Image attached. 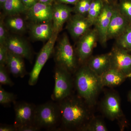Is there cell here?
<instances>
[{"label": "cell", "instance_id": "9c48e42d", "mask_svg": "<svg viewBox=\"0 0 131 131\" xmlns=\"http://www.w3.org/2000/svg\"><path fill=\"white\" fill-rule=\"evenodd\" d=\"M14 103L15 113L14 125L16 128L24 126L35 125L34 122L36 106L26 102H14Z\"/></svg>", "mask_w": 131, "mask_h": 131}, {"label": "cell", "instance_id": "f35d334b", "mask_svg": "<svg viewBox=\"0 0 131 131\" xmlns=\"http://www.w3.org/2000/svg\"><path fill=\"white\" fill-rule=\"evenodd\" d=\"M128 100L131 103V91H129L128 94Z\"/></svg>", "mask_w": 131, "mask_h": 131}, {"label": "cell", "instance_id": "7402d4cb", "mask_svg": "<svg viewBox=\"0 0 131 131\" xmlns=\"http://www.w3.org/2000/svg\"><path fill=\"white\" fill-rule=\"evenodd\" d=\"M5 25L10 30L15 32H23L26 29L24 19L16 15L10 16L8 18L5 22Z\"/></svg>", "mask_w": 131, "mask_h": 131}, {"label": "cell", "instance_id": "603a6c76", "mask_svg": "<svg viewBox=\"0 0 131 131\" xmlns=\"http://www.w3.org/2000/svg\"><path fill=\"white\" fill-rule=\"evenodd\" d=\"M105 2L104 0H93L86 17L94 24L103 9Z\"/></svg>", "mask_w": 131, "mask_h": 131}, {"label": "cell", "instance_id": "8992f818", "mask_svg": "<svg viewBox=\"0 0 131 131\" xmlns=\"http://www.w3.org/2000/svg\"><path fill=\"white\" fill-rule=\"evenodd\" d=\"M58 34L54 32L38 54L35 64L30 73L28 83L30 86H34L37 84L41 70L53 52Z\"/></svg>", "mask_w": 131, "mask_h": 131}, {"label": "cell", "instance_id": "e575fe53", "mask_svg": "<svg viewBox=\"0 0 131 131\" xmlns=\"http://www.w3.org/2000/svg\"><path fill=\"white\" fill-rule=\"evenodd\" d=\"M59 3L75 5L80 0H57Z\"/></svg>", "mask_w": 131, "mask_h": 131}, {"label": "cell", "instance_id": "ba28073f", "mask_svg": "<svg viewBox=\"0 0 131 131\" xmlns=\"http://www.w3.org/2000/svg\"><path fill=\"white\" fill-rule=\"evenodd\" d=\"M114 7V5L105 2L102 11L94 25L98 34V41L103 46H105L108 41L107 31Z\"/></svg>", "mask_w": 131, "mask_h": 131}, {"label": "cell", "instance_id": "7a4b0ae2", "mask_svg": "<svg viewBox=\"0 0 131 131\" xmlns=\"http://www.w3.org/2000/svg\"><path fill=\"white\" fill-rule=\"evenodd\" d=\"M75 85L80 98L90 105L95 103L96 97L103 87L100 76L87 65L80 68L76 73Z\"/></svg>", "mask_w": 131, "mask_h": 131}, {"label": "cell", "instance_id": "ac0fdd59", "mask_svg": "<svg viewBox=\"0 0 131 131\" xmlns=\"http://www.w3.org/2000/svg\"><path fill=\"white\" fill-rule=\"evenodd\" d=\"M9 73L16 78H24L27 74L24 58L8 51L6 64Z\"/></svg>", "mask_w": 131, "mask_h": 131}, {"label": "cell", "instance_id": "d6986e66", "mask_svg": "<svg viewBox=\"0 0 131 131\" xmlns=\"http://www.w3.org/2000/svg\"><path fill=\"white\" fill-rule=\"evenodd\" d=\"M87 65L91 70L100 76L111 68L110 52L91 57Z\"/></svg>", "mask_w": 131, "mask_h": 131}, {"label": "cell", "instance_id": "6da1fadb", "mask_svg": "<svg viewBox=\"0 0 131 131\" xmlns=\"http://www.w3.org/2000/svg\"><path fill=\"white\" fill-rule=\"evenodd\" d=\"M81 99L70 95L59 102L60 124L63 128L81 130L89 121V111Z\"/></svg>", "mask_w": 131, "mask_h": 131}, {"label": "cell", "instance_id": "52a82bcc", "mask_svg": "<svg viewBox=\"0 0 131 131\" xmlns=\"http://www.w3.org/2000/svg\"><path fill=\"white\" fill-rule=\"evenodd\" d=\"M98 40L97 32L90 29L79 38L76 48L78 60L83 63L89 58Z\"/></svg>", "mask_w": 131, "mask_h": 131}, {"label": "cell", "instance_id": "3957f363", "mask_svg": "<svg viewBox=\"0 0 131 131\" xmlns=\"http://www.w3.org/2000/svg\"><path fill=\"white\" fill-rule=\"evenodd\" d=\"M61 115L59 104L51 102L36 106L35 122L40 129H57L60 124Z\"/></svg>", "mask_w": 131, "mask_h": 131}, {"label": "cell", "instance_id": "9a60e30c", "mask_svg": "<svg viewBox=\"0 0 131 131\" xmlns=\"http://www.w3.org/2000/svg\"><path fill=\"white\" fill-rule=\"evenodd\" d=\"M5 45L10 52L29 61L32 60L31 48L28 43L21 38L16 36H9Z\"/></svg>", "mask_w": 131, "mask_h": 131}, {"label": "cell", "instance_id": "44dd1931", "mask_svg": "<svg viewBox=\"0 0 131 131\" xmlns=\"http://www.w3.org/2000/svg\"><path fill=\"white\" fill-rule=\"evenodd\" d=\"M2 8L9 16L17 15L27 10L22 0H6Z\"/></svg>", "mask_w": 131, "mask_h": 131}, {"label": "cell", "instance_id": "30bf717a", "mask_svg": "<svg viewBox=\"0 0 131 131\" xmlns=\"http://www.w3.org/2000/svg\"><path fill=\"white\" fill-rule=\"evenodd\" d=\"M101 106L103 113L109 119L113 121L124 119L119 98L115 93L107 94L103 99Z\"/></svg>", "mask_w": 131, "mask_h": 131}, {"label": "cell", "instance_id": "4316f807", "mask_svg": "<svg viewBox=\"0 0 131 131\" xmlns=\"http://www.w3.org/2000/svg\"><path fill=\"white\" fill-rule=\"evenodd\" d=\"M116 7L121 13L131 23V0H120Z\"/></svg>", "mask_w": 131, "mask_h": 131}, {"label": "cell", "instance_id": "cb8c5ba5", "mask_svg": "<svg viewBox=\"0 0 131 131\" xmlns=\"http://www.w3.org/2000/svg\"><path fill=\"white\" fill-rule=\"evenodd\" d=\"M116 40V46L128 52H131V24L125 32Z\"/></svg>", "mask_w": 131, "mask_h": 131}, {"label": "cell", "instance_id": "5b68a950", "mask_svg": "<svg viewBox=\"0 0 131 131\" xmlns=\"http://www.w3.org/2000/svg\"><path fill=\"white\" fill-rule=\"evenodd\" d=\"M57 65L65 68L71 73L76 68V58L74 49L67 35L65 34L59 42L55 53Z\"/></svg>", "mask_w": 131, "mask_h": 131}, {"label": "cell", "instance_id": "2e32d148", "mask_svg": "<svg viewBox=\"0 0 131 131\" xmlns=\"http://www.w3.org/2000/svg\"><path fill=\"white\" fill-rule=\"evenodd\" d=\"M53 7L52 21L54 32L59 34L62 30L64 24L71 17L73 8L59 3Z\"/></svg>", "mask_w": 131, "mask_h": 131}, {"label": "cell", "instance_id": "d4e9b609", "mask_svg": "<svg viewBox=\"0 0 131 131\" xmlns=\"http://www.w3.org/2000/svg\"><path fill=\"white\" fill-rule=\"evenodd\" d=\"M80 130L86 131H106L105 124L101 119L94 118L90 120Z\"/></svg>", "mask_w": 131, "mask_h": 131}, {"label": "cell", "instance_id": "1f68e13d", "mask_svg": "<svg viewBox=\"0 0 131 131\" xmlns=\"http://www.w3.org/2000/svg\"><path fill=\"white\" fill-rule=\"evenodd\" d=\"M17 131H38L40 128L35 125H29L17 127Z\"/></svg>", "mask_w": 131, "mask_h": 131}, {"label": "cell", "instance_id": "ab89813d", "mask_svg": "<svg viewBox=\"0 0 131 131\" xmlns=\"http://www.w3.org/2000/svg\"><path fill=\"white\" fill-rule=\"evenodd\" d=\"M126 78H131V71L128 74L126 75Z\"/></svg>", "mask_w": 131, "mask_h": 131}, {"label": "cell", "instance_id": "836d02e7", "mask_svg": "<svg viewBox=\"0 0 131 131\" xmlns=\"http://www.w3.org/2000/svg\"><path fill=\"white\" fill-rule=\"evenodd\" d=\"M22 1L27 10L38 2L37 0H22Z\"/></svg>", "mask_w": 131, "mask_h": 131}, {"label": "cell", "instance_id": "74e56055", "mask_svg": "<svg viewBox=\"0 0 131 131\" xmlns=\"http://www.w3.org/2000/svg\"><path fill=\"white\" fill-rule=\"evenodd\" d=\"M6 0H0V5L1 7H3L4 3Z\"/></svg>", "mask_w": 131, "mask_h": 131}, {"label": "cell", "instance_id": "5bb4252c", "mask_svg": "<svg viewBox=\"0 0 131 131\" xmlns=\"http://www.w3.org/2000/svg\"><path fill=\"white\" fill-rule=\"evenodd\" d=\"M53 7L52 4L37 2L27 11V18L32 23L52 21Z\"/></svg>", "mask_w": 131, "mask_h": 131}, {"label": "cell", "instance_id": "f1b7e54d", "mask_svg": "<svg viewBox=\"0 0 131 131\" xmlns=\"http://www.w3.org/2000/svg\"><path fill=\"white\" fill-rule=\"evenodd\" d=\"M6 66L0 65V83L2 85L13 86L14 83L9 77Z\"/></svg>", "mask_w": 131, "mask_h": 131}, {"label": "cell", "instance_id": "83f0119b", "mask_svg": "<svg viewBox=\"0 0 131 131\" xmlns=\"http://www.w3.org/2000/svg\"><path fill=\"white\" fill-rule=\"evenodd\" d=\"M16 95L13 93L6 91L1 85L0 86V104L3 105H7L12 102H15Z\"/></svg>", "mask_w": 131, "mask_h": 131}, {"label": "cell", "instance_id": "7c38bea8", "mask_svg": "<svg viewBox=\"0 0 131 131\" xmlns=\"http://www.w3.org/2000/svg\"><path fill=\"white\" fill-rule=\"evenodd\" d=\"M131 24L114 5L113 13L107 31V40L117 39L125 32Z\"/></svg>", "mask_w": 131, "mask_h": 131}, {"label": "cell", "instance_id": "484cf974", "mask_svg": "<svg viewBox=\"0 0 131 131\" xmlns=\"http://www.w3.org/2000/svg\"><path fill=\"white\" fill-rule=\"evenodd\" d=\"M93 0H80L75 4L73 12L75 14L87 16Z\"/></svg>", "mask_w": 131, "mask_h": 131}, {"label": "cell", "instance_id": "d590c367", "mask_svg": "<svg viewBox=\"0 0 131 131\" xmlns=\"http://www.w3.org/2000/svg\"><path fill=\"white\" fill-rule=\"evenodd\" d=\"M38 2L46 3V4H52L54 0H37Z\"/></svg>", "mask_w": 131, "mask_h": 131}, {"label": "cell", "instance_id": "f546056e", "mask_svg": "<svg viewBox=\"0 0 131 131\" xmlns=\"http://www.w3.org/2000/svg\"><path fill=\"white\" fill-rule=\"evenodd\" d=\"M8 51L6 45H0V65L6 66Z\"/></svg>", "mask_w": 131, "mask_h": 131}, {"label": "cell", "instance_id": "8fae6325", "mask_svg": "<svg viewBox=\"0 0 131 131\" xmlns=\"http://www.w3.org/2000/svg\"><path fill=\"white\" fill-rule=\"evenodd\" d=\"M111 68L126 75L131 71V54L115 46L110 52Z\"/></svg>", "mask_w": 131, "mask_h": 131}, {"label": "cell", "instance_id": "8d00e7d4", "mask_svg": "<svg viewBox=\"0 0 131 131\" xmlns=\"http://www.w3.org/2000/svg\"><path fill=\"white\" fill-rule=\"evenodd\" d=\"M104 1L109 4H113V3L114 2H115L117 0H104Z\"/></svg>", "mask_w": 131, "mask_h": 131}, {"label": "cell", "instance_id": "4dcf8cb0", "mask_svg": "<svg viewBox=\"0 0 131 131\" xmlns=\"http://www.w3.org/2000/svg\"><path fill=\"white\" fill-rule=\"evenodd\" d=\"M8 37L5 23L2 19L0 21V45H5Z\"/></svg>", "mask_w": 131, "mask_h": 131}, {"label": "cell", "instance_id": "d6a6232c", "mask_svg": "<svg viewBox=\"0 0 131 131\" xmlns=\"http://www.w3.org/2000/svg\"><path fill=\"white\" fill-rule=\"evenodd\" d=\"M0 131H17V129L14 125H2L0 126Z\"/></svg>", "mask_w": 131, "mask_h": 131}, {"label": "cell", "instance_id": "e0dca14e", "mask_svg": "<svg viewBox=\"0 0 131 131\" xmlns=\"http://www.w3.org/2000/svg\"><path fill=\"white\" fill-rule=\"evenodd\" d=\"M30 30L32 37L38 41H48L54 32L52 21L32 23Z\"/></svg>", "mask_w": 131, "mask_h": 131}, {"label": "cell", "instance_id": "4fadbf2b", "mask_svg": "<svg viewBox=\"0 0 131 131\" xmlns=\"http://www.w3.org/2000/svg\"><path fill=\"white\" fill-rule=\"evenodd\" d=\"M93 25L86 16L75 14L68 20L67 28L71 36L74 39H77L90 30Z\"/></svg>", "mask_w": 131, "mask_h": 131}, {"label": "cell", "instance_id": "ffe728a7", "mask_svg": "<svg viewBox=\"0 0 131 131\" xmlns=\"http://www.w3.org/2000/svg\"><path fill=\"white\" fill-rule=\"evenodd\" d=\"M100 76L103 86H116L121 84L127 78L126 75L112 68Z\"/></svg>", "mask_w": 131, "mask_h": 131}, {"label": "cell", "instance_id": "277c9868", "mask_svg": "<svg viewBox=\"0 0 131 131\" xmlns=\"http://www.w3.org/2000/svg\"><path fill=\"white\" fill-rule=\"evenodd\" d=\"M55 85L52 100L59 102L70 96L72 91V79L71 73L65 68L56 65L54 70Z\"/></svg>", "mask_w": 131, "mask_h": 131}]
</instances>
